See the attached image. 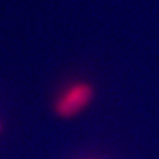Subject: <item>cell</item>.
<instances>
[{"instance_id":"obj_1","label":"cell","mask_w":159,"mask_h":159,"mask_svg":"<svg viewBox=\"0 0 159 159\" xmlns=\"http://www.w3.org/2000/svg\"><path fill=\"white\" fill-rule=\"evenodd\" d=\"M95 96V88L88 81H77L69 85L57 99L55 101L53 109L61 119H71L80 115Z\"/></svg>"},{"instance_id":"obj_2","label":"cell","mask_w":159,"mask_h":159,"mask_svg":"<svg viewBox=\"0 0 159 159\" xmlns=\"http://www.w3.org/2000/svg\"><path fill=\"white\" fill-rule=\"evenodd\" d=\"M0 130H2V126H0Z\"/></svg>"}]
</instances>
